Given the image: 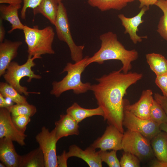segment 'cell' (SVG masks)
Listing matches in <instances>:
<instances>
[{
  "label": "cell",
  "mask_w": 167,
  "mask_h": 167,
  "mask_svg": "<svg viewBox=\"0 0 167 167\" xmlns=\"http://www.w3.org/2000/svg\"><path fill=\"white\" fill-rule=\"evenodd\" d=\"M143 77L142 74L136 72L124 73L120 69L96 78L98 83L91 85L90 90L103 111L104 120L122 133H124L123 97L129 87Z\"/></svg>",
  "instance_id": "6da1fadb"
},
{
  "label": "cell",
  "mask_w": 167,
  "mask_h": 167,
  "mask_svg": "<svg viewBox=\"0 0 167 167\" xmlns=\"http://www.w3.org/2000/svg\"><path fill=\"white\" fill-rule=\"evenodd\" d=\"M99 39L101 41V47L92 56L89 57L87 66L94 62L102 64L107 60H118L122 64L121 68L122 71L125 73L128 72L132 69L131 62L138 58L137 51L135 49H126L118 40L117 34L112 32L101 35Z\"/></svg>",
  "instance_id": "7a4b0ae2"
},
{
  "label": "cell",
  "mask_w": 167,
  "mask_h": 167,
  "mask_svg": "<svg viewBox=\"0 0 167 167\" xmlns=\"http://www.w3.org/2000/svg\"><path fill=\"white\" fill-rule=\"evenodd\" d=\"M88 56H86L80 61L73 64L67 63L62 73L67 72L66 75L59 81H54L50 93L58 97L64 92L72 90L76 94L84 93L90 90L91 84L89 83H83L81 75L87 66V61Z\"/></svg>",
  "instance_id": "3957f363"
},
{
  "label": "cell",
  "mask_w": 167,
  "mask_h": 167,
  "mask_svg": "<svg viewBox=\"0 0 167 167\" xmlns=\"http://www.w3.org/2000/svg\"><path fill=\"white\" fill-rule=\"evenodd\" d=\"M23 31L28 46V57L55 53L52 47L55 32L51 27L40 29L37 26L30 28L25 25Z\"/></svg>",
  "instance_id": "277c9868"
},
{
  "label": "cell",
  "mask_w": 167,
  "mask_h": 167,
  "mask_svg": "<svg viewBox=\"0 0 167 167\" xmlns=\"http://www.w3.org/2000/svg\"><path fill=\"white\" fill-rule=\"evenodd\" d=\"M41 58L37 55L32 57H28L26 62L21 65H19L16 62H11L2 75L6 82L12 86L19 93L24 94L26 96H28L31 93L40 94L38 92H28V88L21 85L20 81L24 77L28 78L27 80L28 82H30L33 79H41L40 75L35 74L32 70V67L35 65L34 60Z\"/></svg>",
  "instance_id": "5b68a950"
},
{
  "label": "cell",
  "mask_w": 167,
  "mask_h": 167,
  "mask_svg": "<svg viewBox=\"0 0 167 167\" xmlns=\"http://www.w3.org/2000/svg\"><path fill=\"white\" fill-rule=\"evenodd\" d=\"M57 37L66 43L70 50L72 60L75 62L83 58V45H77L71 34L66 9L62 2L58 4L56 20L54 25Z\"/></svg>",
  "instance_id": "8992f818"
},
{
  "label": "cell",
  "mask_w": 167,
  "mask_h": 167,
  "mask_svg": "<svg viewBox=\"0 0 167 167\" xmlns=\"http://www.w3.org/2000/svg\"><path fill=\"white\" fill-rule=\"evenodd\" d=\"M122 148L124 152L134 155L140 161L151 160L154 156L150 140L138 132L128 130L123 133Z\"/></svg>",
  "instance_id": "52a82bcc"
},
{
  "label": "cell",
  "mask_w": 167,
  "mask_h": 167,
  "mask_svg": "<svg viewBox=\"0 0 167 167\" xmlns=\"http://www.w3.org/2000/svg\"><path fill=\"white\" fill-rule=\"evenodd\" d=\"M122 125L127 130L138 132L150 141L161 131L160 125L151 119L140 118L125 110Z\"/></svg>",
  "instance_id": "ba28073f"
},
{
  "label": "cell",
  "mask_w": 167,
  "mask_h": 167,
  "mask_svg": "<svg viewBox=\"0 0 167 167\" xmlns=\"http://www.w3.org/2000/svg\"><path fill=\"white\" fill-rule=\"evenodd\" d=\"M44 157L45 167H58L56 144L58 140L55 130L51 131L45 126L35 137Z\"/></svg>",
  "instance_id": "9c48e42d"
},
{
  "label": "cell",
  "mask_w": 167,
  "mask_h": 167,
  "mask_svg": "<svg viewBox=\"0 0 167 167\" xmlns=\"http://www.w3.org/2000/svg\"><path fill=\"white\" fill-rule=\"evenodd\" d=\"M27 135L20 131L14 124L10 111L6 108H0V138H5L21 146L26 145Z\"/></svg>",
  "instance_id": "30bf717a"
},
{
  "label": "cell",
  "mask_w": 167,
  "mask_h": 167,
  "mask_svg": "<svg viewBox=\"0 0 167 167\" xmlns=\"http://www.w3.org/2000/svg\"><path fill=\"white\" fill-rule=\"evenodd\" d=\"M109 125L103 134L94 141L90 146L95 149L100 148L103 151L122 150L123 133L114 126Z\"/></svg>",
  "instance_id": "8fae6325"
},
{
  "label": "cell",
  "mask_w": 167,
  "mask_h": 167,
  "mask_svg": "<svg viewBox=\"0 0 167 167\" xmlns=\"http://www.w3.org/2000/svg\"><path fill=\"white\" fill-rule=\"evenodd\" d=\"M22 0H0V18L8 22L11 28L10 33L16 29H23L25 25L21 22L18 16V11L21 8Z\"/></svg>",
  "instance_id": "7c38bea8"
},
{
  "label": "cell",
  "mask_w": 167,
  "mask_h": 167,
  "mask_svg": "<svg viewBox=\"0 0 167 167\" xmlns=\"http://www.w3.org/2000/svg\"><path fill=\"white\" fill-rule=\"evenodd\" d=\"M151 90H143L139 100L132 105L128 103V101L124 99V110L131 113L142 118L149 119L150 111L154 100Z\"/></svg>",
  "instance_id": "4fadbf2b"
},
{
  "label": "cell",
  "mask_w": 167,
  "mask_h": 167,
  "mask_svg": "<svg viewBox=\"0 0 167 167\" xmlns=\"http://www.w3.org/2000/svg\"><path fill=\"white\" fill-rule=\"evenodd\" d=\"M149 9V8L144 6L141 8L137 15L131 18L127 17L122 14L118 15L122 25L125 28L124 33L129 35L130 39L134 44L142 42L143 38H147L146 36H139L137 34V32L139 31V26L144 22L142 19V16Z\"/></svg>",
  "instance_id": "5bb4252c"
},
{
  "label": "cell",
  "mask_w": 167,
  "mask_h": 167,
  "mask_svg": "<svg viewBox=\"0 0 167 167\" xmlns=\"http://www.w3.org/2000/svg\"><path fill=\"white\" fill-rule=\"evenodd\" d=\"M22 44L20 41H12L7 39L0 42V76L4 74L10 63L16 57L18 50Z\"/></svg>",
  "instance_id": "9a60e30c"
},
{
  "label": "cell",
  "mask_w": 167,
  "mask_h": 167,
  "mask_svg": "<svg viewBox=\"0 0 167 167\" xmlns=\"http://www.w3.org/2000/svg\"><path fill=\"white\" fill-rule=\"evenodd\" d=\"M69 151L66 152L67 157H76L80 158L88 164L90 167H101V161L98 152L91 146L83 150L75 144L70 146Z\"/></svg>",
  "instance_id": "2e32d148"
},
{
  "label": "cell",
  "mask_w": 167,
  "mask_h": 167,
  "mask_svg": "<svg viewBox=\"0 0 167 167\" xmlns=\"http://www.w3.org/2000/svg\"><path fill=\"white\" fill-rule=\"evenodd\" d=\"M13 141L0 138V160L6 167H19L21 156L16 152Z\"/></svg>",
  "instance_id": "e0dca14e"
},
{
  "label": "cell",
  "mask_w": 167,
  "mask_h": 167,
  "mask_svg": "<svg viewBox=\"0 0 167 167\" xmlns=\"http://www.w3.org/2000/svg\"><path fill=\"white\" fill-rule=\"evenodd\" d=\"M54 128L57 139L79 134V123L67 114L60 115L59 119L55 122Z\"/></svg>",
  "instance_id": "ac0fdd59"
},
{
  "label": "cell",
  "mask_w": 167,
  "mask_h": 167,
  "mask_svg": "<svg viewBox=\"0 0 167 167\" xmlns=\"http://www.w3.org/2000/svg\"><path fill=\"white\" fill-rule=\"evenodd\" d=\"M66 113L79 123L88 117L96 115L103 117L104 116L103 111L99 106L94 109H86L81 107L76 102L74 103L67 109Z\"/></svg>",
  "instance_id": "d6986e66"
},
{
  "label": "cell",
  "mask_w": 167,
  "mask_h": 167,
  "mask_svg": "<svg viewBox=\"0 0 167 167\" xmlns=\"http://www.w3.org/2000/svg\"><path fill=\"white\" fill-rule=\"evenodd\" d=\"M150 143L154 156L167 163V133L161 131L151 139Z\"/></svg>",
  "instance_id": "ffe728a7"
},
{
  "label": "cell",
  "mask_w": 167,
  "mask_h": 167,
  "mask_svg": "<svg viewBox=\"0 0 167 167\" xmlns=\"http://www.w3.org/2000/svg\"><path fill=\"white\" fill-rule=\"evenodd\" d=\"M58 3L55 0H42L39 5L33 9L34 15L42 14L51 24L55 25L58 10Z\"/></svg>",
  "instance_id": "44dd1931"
},
{
  "label": "cell",
  "mask_w": 167,
  "mask_h": 167,
  "mask_svg": "<svg viewBox=\"0 0 167 167\" xmlns=\"http://www.w3.org/2000/svg\"><path fill=\"white\" fill-rule=\"evenodd\" d=\"M147 62L156 76L167 74V60L163 55L154 53L146 55Z\"/></svg>",
  "instance_id": "7402d4cb"
},
{
  "label": "cell",
  "mask_w": 167,
  "mask_h": 167,
  "mask_svg": "<svg viewBox=\"0 0 167 167\" xmlns=\"http://www.w3.org/2000/svg\"><path fill=\"white\" fill-rule=\"evenodd\" d=\"M43 153L39 147L28 153L21 156L19 167H45Z\"/></svg>",
  "instance_id": "603a6c76"
},
{
  "label": "cell",
  "mask_w": 167,
  "mask_h": 167,
  "mask_svg": "<svg viewBox=\"0 0 167 167\" xmlns=\"http://www.w3.org/2000/svg\"><path fill=\"white\" fill-rule=\"evenodd\" d=\"M91 6L96 7L102 11L111 9L120 10L129 3L135 0H87Z\"/></svg>",
  "instance_id": "cb8c5ba5"
},
{
  "label": "cell",
  "mask_w": 167,
  "mask_h": 167,
  "mask_svg": "<svg viewBox=\"0 0 167 167\" xmlns=\"http://www.w3.org/2000/svg\"><path fill=\"white\" fill-rule=\"evenodd\" d=\"M0 93L4 97L10 98L15 104L28 103L25 96L21 95L12 86L6 82L0 83Z\"/></svg>",
  "instance_id": "d4e9b609"
},
{
  "label": "cell",
  "mask_w": 167,
  "mask_h": 167,
  "mask_svg": "<svg viewBox=\"0 0 167 167\" xmlns=\"http://www.w3.org/2000/svg\"><path fill=\"white\" fill-rule=\"evenodd\" d=\"M6 108L10 112L12 116L25 115L32 117L37 112L36 107L28 103L16 104Z\"/></svg>",
  "instance_id": "484cf974"
},
{
  "label": "cell",
  "mask_w": 167,
  "mask_h": 167,
  "mask_svg": "<svg viewBox=\"0 0 167 167\" xmlns=\"http://www.w3.org/2000/svg\"><path fill=\"white\" fill-rule=\"evenodd\" d=\"M155 5L163 13L159 22L157 31L162 38L167 41V0H158Z\"/></svg>",
  "instance_id": "4316f807"
},
{
  "label": "cell",
  "mask_w": 167,
  "mask_h": 167,
  "mask_svg": "<svg viewBox=\"0 0 167 167\" xmlns=\"http://www.w3.org/2000/svg\"><path fill=\"white\" fill-rule=\"evenodd\" d=\"M150 118L160 125L167 122V117L164 109L154 99L150 111Z\"/></svg>",
  "instance_id": "83f0119b"
},
{
  "label": "cell",
  "mask_w": 167,
  "mask_h": 167,
  "mask_svg": "<svg viewBox=\"0 0 167 167\" xmlns=\"http://www.w3.org/2000/svg\"><path fill=\"white\" fill-rule=\"evenodd\" d=\"M98 152L102 162L105 163L109 167H121L120 162L117 156V151L112 150L108 152L100 150Z\"/></svg>",
  "instance_id": "f1b7e54d"
},
{
  "label": "cell",
  "mask_w": 167,
  "mask_h": 167,
  "mask_svg": "<svg viewBox=\"0 0 167 167\" xmlns=\"http://www.w3.org/2000/svg\"><path fill=\"white\" fill-rule=\"evenodd\" d=\"M120 164L121 167H139L140 161L134 155L127 152L123 153Z\"/></svg>",
  "instance_id": "f546056e"
},
{
  "label": "cell",
  "mask_w": 167,
  "mask_h": 167,
  "mask_svg": "<svg viewBox=\"0 0 167 167\" xmlns=\"http://www.w3.org/2000/svg\"><path fill=\"white\" fill-rule=\"evenodd\" d=\"M30 117L25 115L11 116L12 121L15 126L23 133H24L27 125L31 121Z\"/></svg>",
  "instance_id": "4dcf8cb0"
},
{
  "label": "cell",
  "mask_w": 167,
  "mask_h": 167,
  "mask_svg": "<svg viewBox=\"0 0 167 167\" xmlns=\"http://www.w3.org/2000/svg\"><path fill=\"white\" fill-rule=\"evenodd\" d=\"M23 6L20 12V16L22 19H25L26 17V12L28 8L33 9L37 7L42 0H22Z\"/></svg>",
  "instance_id": "1f68e13d"
},
{
  "label": "cell",
  "mask_w": 167,
  "mask_h": 167,
  "mask_svg": "<svg viewBox=\"0 0 167 167\" xmlns=\"http://www.w3.org/2000/svg\"><path fill=\"white\" fill-rule=\"evenodd\" d=\"M155 83L161 90L163 96L167 98V74L156 76Z\"/></svg>",
  "instance_id": "d6a6232c"
},
{
  "label": "cell",
  "mask_w": 167,
  "mask_h": 167,
  "mask_svg": "<svg viewBox=\"0 0 167 167\" xmlns=\"http://www.w3.org/2000/svg\"><path fill=\"white\" fill-rule=\"evenodd\" d=\"M154 99L161 106L167 117V98L158 93H155Z\"/></svg>",
  "instance_id": "836d02e7"
},
{
  "label": "cell",
  "mask_w": 167,
  "mask_h": 167,
  "mask_svg": "<svg viewBox=\"0 0 167 167\" xmlns=\"http://www.w3.org/2000/svg\"><path fill=\"white\" fill-rule=\"evenodd\" d=\"M67 157L66 152L64 151L62 154L57 156L58 167H67Z\"/></svg>",
  "instance_id": "e575fe53"
},
{
  "label": "cell",
  "mask_w": 167,
  "mask_h": 167,
  "mask_svg": "<svg viewBox=\"0 0 167 167\" xmlns=\"http://www.w3.org/2000/svg\"><path fill=\"white\" fill-rule=\"evenodd\" d=\"M150 166L152 167H167V163L157 159L151 160Z\"/></svg>",
  "instance_id": "d590c367"
},
{
  "label": "cell",
  "mask_w": 167,
  "mask_h": 167,
  "mask_svg": "<svg viewBox=\"0 0 167 167\" xmlns=\"http://www.w3.org/2000/svg\"><path fill=\"white\" fill-rule=\"evenodd\" d=\"M140 3L139 8H142L144 6L149 8V6L155 5L158 0H137Z\"/></svg>",
  "instance_id": "8d00e7d4"
},
{
  "label": "cell",
  "mask_w": 167,
  "mask_h": 167,
  "mask_svg": "<svg viewBox=\"0 0 167 167\" xmlns=\"http://www.w3.org/2000/svg\"><path fill=\"white\" fill-rule=\"evenodd\" d=\"M3 20L0 18V42L4 41L5 37V30L2 23Z\"/></svg>",
  "instance_id": "74e56055"
},
{
  "label": "cell",
  "mask_w": 167,
  "mask_h": 167,
  "mask_svg": "<svg viewBox=\"0 0 167 167\" xmlns=\"http://www.w3.org/2000/svg\"><path fill=\"white\" fill-rule=\"evenodd\" d=\"M6 107L5 98L0 93V108H6Z\"/></svg>",
  "instance_id": "f35d334b"
},
{
  "label": "cell",
  "mask_w": 167,
  "mask_h": 167,
  "mask_svg": "<svg viewBox=\"0 0 167 167\" xmlns=\"http://www.w3.org/2000/svg\"><path fill=\"white\" fill-rule=\"evenodd\" d=\"M160 126L161 131H164L167 133V122L161 124Z\"/></svg>",
  "instance_id": "ab89813d"
},
{
  "label": "cell",
  "mask_w": 167,
  "mask_h": 167,
  "mask_svg": "<svg viewBox=\"0 0 167 167\" xmlns=\"http://www.w3.org/2000/svg\"><path fill=\"white\" fill-rule=\"evenodd\" d=\"M0 167H5L6 166L2 162L0 163Z\"/></svg>",
  "instance_id": "60d3db41"
},
{
  "label": "cell",
  "mask_w": 167,
  "mask_h": 167,
  "mask_svg": "<svg viewBox=\"0 0 167 167\" xmlns=\"http://www.w3.org/2000/svg\"><path fill=\"white\" fill-rule=\"evenodd\" d=\"M56 1L58 4L60 2H62V0H55Z\"/></svg>",
  "instance_id": "b9f144b4"
}]
</instances>
